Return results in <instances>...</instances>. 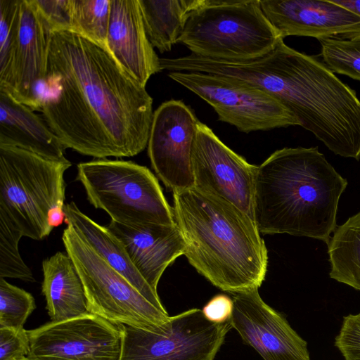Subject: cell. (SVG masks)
<instances>
[{
    "mask_svg": "<svg viewBox=\"0 0 360 360\" xmlns=\"http://www.w3.org/2000/svg\"><path fill=\"white\" fill-rule=\"evenodd\" d=\"M198 122L179 100L162 103L153 113L148 155L158 177L172 191L193 187L191 155Z\"/></svg>",
    "mask_w": 360,
    "mask_h": 360,
    "instance_id": "obj_12",
    "label": "cell"
},
{
    "mask_svg": "<svg viewBox=\"0 0 360 360\" xmlns=\"http://www.w3.org/2000/svg\"><path fill=\"white\" fill-rule=\"evenodd\" d=\"M122 326L89 313L27 330L29 360H118Z\"/></svg>",
    "mask_w": 360,
    "mask_h": 360,
    "instance_id": "obj_11",
    "label": "cell"
},
{
    "mask_svg": "<svg viewBox=\"0 0 360 360\" xmlns=\"http://www.w3.org/2000/svg\"><path fill=\"white\" fill-rule=\"evenodd\" d=\"M107 49L144 87L153 75L162 71L160 58L145 30L139 0H110Z\"/></svg>",
    "mask_w": 360,
    "mask_h": 360,
    "instance_id": "obj_16",
    "label": "cell"
},
{
    "mask_svg": "<svg viewBox=\"0 0 360 360\" xmlns=\"http://www.w3.org/2000/svg\"><path fill=\"white\" fill-rule=\"evenodd\" d=\"M22 360H29V359H28L27 357H26V358H25V359H22Z\"/></svg>",
    "mask_w": 360,
    "mask_h": 360,
    "instance_id": "obj_33",
    "label": "cell"
},
{
    "mask_svg": "<svg viewBox=\"0 0 360 360\" xmlns=\"http://www.w3.org/2000/svg\"><path fill=\"white\" fill-rule=\"evenodd\" d=\"M205 0H139L147 37L160 53L178 43L189 14Z\"/></svg>",
    "mask_w": 360,
    "mask_h": 360,
    "instance_id": "obj_21",
    "label": "cell"
},
{
    "mask_svg": "<svg viewBox=\"0 0 360 360\" xmlns=\"http://www.w3.org/2000/svg\"><path fill=\"white\" fill-rule=\"evenodd\" d=\"M360 16V0H330Z\"/></svg>",
    "mask_w": 360,
    "mask_h": 360,
    "instance_id": "obj_32",
    "label": "cell"
},
{
    "mask_svg": "<svg viewBox=\"0 0 360 360\" xmlns=\"http://www.w3.org/2000/svg\"><path fill=\"white\" fill-rule=\"evenodd\" d=\"M68 160H50L0 145V214L23 236L39 240L65 222Z\"/></svg>",
    "mask_w": 360,
    "mask_h": 360,
    "instance_id": "obj_4",
    "label": "cell"
},
{
    "mask_svg": "<svg viewBox=\"0 0 360 360\" xmlns=\"http://www.w3.org/2000/svg\"><path fill=\"white\" fill-rule=\"evenodd\" d=\"M231 328L229 322L208 321L198 308L169 316L154 330L122 325L118 360H214Z\"/></svg>",
    "mask_w": 360,
    "mask_h": 360,
    "instance_id": "obj_8",
    "label": "cell"
},
{
    "mask_svg": "<svg viewBox=\"0 0 360 360\" xmlns=\"http://www.w3.org/2000/svg\"><path fill=\"white\" fill-rule=\"evenodd\" d=\"M281 39L259 0H205L189 14L178 43L200 57L245 61L268 53Z\"/></svg>",
    "mask_w": 360,
    "mask_h": 360,
    "instance_id": "obj_5",
    "label": "cell"
},
{
    "mask_svg": "<svg viewBox=\"0 0 360 360\" xmlns=\"http://www.w3.org/2000/svg\"><path fill=\"white\" fill-rule=\"evenodd\" d=\"M191 166L195 188L234 205L254 220L257 166L230 149L200 121Z\"/></svg>",
    "mask_w": 360,
    "mask_h": 360,
    "instance_id": "obj_10",
    "label": "cell"
},
{
    "mask_svg": "<svg viewBox=\"0 0 360 360\" xmlns=\"http://www.w3.org/2000/svg\"><path fill=\"white\" fill-rule=\"evenodd\" d=\"M30 350L27 330L0 328V360H22L27 357Z\"/></svg>",
    "mask_w": 360,
    "mask_h": 360,
    "instance_id": "obj_29",
    "label": "cell"
},
{
    "mask_svg": "<svg viewBox=\"0 0 360 360\" xmlns=\"http://www.w3.org/2000/svg\"><path fill=\"white\" fill-rule=\"evenodd\" d=\"M41 292L52 322L89 314L82 281L70 256L57 252L42 262Z\"/></svg>",
    "mask_w": 360,
    "mask_h": 360,
    "instance_id": "obj_20",
    "label": "cell"
},
{
    "mask_svg": "<svg viewBox=\"0 0 360 360\" xmlns=\"http://www.w3.org/2000/svg\"><path fill=\"white\" fill-rule=\"evenodd\" d=\"M172 193L174 219L188 262L223 291L258 289L267 271L268 252L255 221L194 187Z\"/></svg>",
    "mask_w": 360,
    "mask_h": 360,
    "instance_id": "obj_3",
    "label": "cell"
},
{
    "mask_svg": "<svg viewBox=\"0 0 360 360\" xmlns=\"http://www.w3.org/2000/svg\"><path fill=\"white\" fill-rule=\"evenodd\" d=\"M107 227L122 243L137 271L155 292L167 267L184 255L186 244L176 224L131 227L110 221Z\"/></svg>",
    "mask_w": 360,
    "mask_h": 360,
    "instance_id": "obj_17",
    "label": "cell"
},
{
    "mask_svg": "<svg viewBox=\"0 0 360 360\" xmlns=\"http://www.w3.org/2000/svg\"><path fill=\"white\" fill-rule=\"evenodd\" d=\"M260 6L282 39H360V16L330 0H262Z\"/></svg>",
    "mask_w": 360,
    "mask_h": 360,
    "instance_id": "obj_14",
    "label": "cell"
},
{
    "mask_svg": "<svg viewBox=\"0 0 360 360\" xmlns=\"http://www.w3.org/2000/svg\"><path fill=\"white\" fill-rule=\"evenodd\" d=\"M52 30H69L68 0H34Z\"/></svg>",
    "mask_w": 360,
    "mask_h": 360,
    "instance_id": "obj_30",
    "label": "cell"
},
{
    "mask_svg": "<svg viewBox=\"0 0 360 360\" xmlns=\"http://www.w3.org/2000/svg\"><path fill=\"white\" fill-rule=\"evenodd\" d=\"M202 311L205 318L212 323H229L233 311V298L225 294L216 295L206 303Z\"/></svg>",
    "mask_w": 360,
    "mask_h": 360,
    "instance_id": "obj_31",
    "label": "cell"
},
{
    "mask_svg": "<svg viewBox=\"0 0 360 360\" xmlns=\"http://www.w3.org/2000/svg\"><path fill=\"white\" fill-rule=\"evenodd\" d=\"M347 184L317 147L277 150L257 166L255 222L264 234L288 233L328 244Z\"/></svg>",
    "mask_w": 360,
    "mask_h": 360,
    "instance_id": "obj_2",
    "label": "cell"
},
{
    "mask_svg": "<svg viewBox=\"0 0 360 360\" xmlns=\"http://www.w3.org/2000/svg\"><path fill=\"white\" fill-rule=\"evenodd\" d=\"M0 145L53 160H66V148L43 118L0 89Z\"/></svg>",
    "mask_w": 360,
    "mask_h": 360,
    "instance_id": "obj_18",
    "label": "cell"
},
{
    "mask_svg": "<svg viewBox=\"0 0 360 360\" xmlns=\"http://www.w3.org/2000/svg\"><path fill=\"white\" fill-rule=\"evenodd\" d=\"M319 41L324 64L333 72L360 81V39H322Z\"/></svg>",
    "mask_w": 360,
    "mask_h": 360,
    "instance_id": "obj_27",
    "label": "cell"
},
{
    "mask_svg": "<svg viewBox=\"0 0 360 360\" xmlns=\"http://www.w3.org/2000/svg\"><path fill=\"white\" fill-rule=\"evenodd\" d=\"M65 222L71 225L112 269L124 276L140 293L159 309L167 311L155 292L131 262L122 243L107 227L82 212L75 202L65 204Z\"/></svg>",
    "mask_w": 360,
    "mask_h": 360,
    "instance_id": "obj_19",
    "label": "cell"
},
{
    "mask_svg": "<svg viewBox=\"0 0 360 360\" xmlns=\"http://www.w3.org/2000/svg\"><path fill=\"white\" fill-rule=\"evenodd\" d=\"M231 295V328L264 360H310L307 342L281 313L264 302L258 289Z\"/></svg>",
    "mask_w": 360,
    "mask_h": 360,
    "instance_id": "obj_13",
    "label": "cell"
},
{
    "mask_svg": "<svg viewBox=\"0 0 360 360\" xmlns=\"http://www.w3.org/2000/svg\"><path fill=\"white\" fill-rule=\"evenodd\" d=\"M167 75L209 103L219 120L242 132L300 125L277 99L257 88L205 73L169 72Z\"/></svg>",
    "mask_w": 360,
    "mask_h": 360,
    "instance_id": "obj_9",
    "label": "cell"
},
{
    "mask_svg": "<svg viewBox=\"0 0 360 360\" xmlns=\"http://www.w3.org/2000/svg\"><path fill=\"white\" fill-rule=\"evenodd\" d=\"M68 8L69 31L107 49L110 0H68Z\"/></svg>",
    "mask_w": 360,
    "mask_h": 360,
    "instance_id": "obj_23",
    "label": "cell"
},
{
    "mask_svg": "<svg viewBox=\"0 0 360 360\" xmlns=\"http://www.w3.org/2000/svg\"><path fill=\"white\" fill-rule=\"evenodd\" d=\"M62 240L82 281L89 311L117 325L154 330L169 316L112 269L71 225Z\"/></svg>",
    "mask_w": 360,
    "mask_h": 360,
    "instance_id": "obj_7",
    "label": "cell"
},
{
    "mask_svg": "<svg viewBox=\"0 0 360 360\" xmlns=\"http://www.w3.org/2000/svg\"><path fill=\"white\" fill-rule=\"evenodd\" d=\"M335 346L345 360H360V313L343 318Z\"/></svg>",
    "mask_w": 360,
    "mask_h": 360,
    "instance_id": "obj_28",
    "label": "cell"
},
{
    "mask_svg": "<svg viewBox=\"0 0 360 360\" xmlns=\"http://www.w3.org/2000/svg\"><path fill=\"white\" fill-rule=\"evenodd\" d=\"M22 234L0 214V278L34 282L30 269L22 260L18 243Z\"/></svg>",
    "mask_w": 360,
    "mask_h": 360,
    "instance_id": "obj_25",
    "label": "cell"
},
{
    "mask_svg": "<svg viewBox=\"0 0 360 360\" xmlns=\"http://www.w3.org/2000/svg\"><path fill=\"white\" fill-rule=\"evenodd\" d=\"M327 245L330 277L360 291V211L336 227Z\"/></svg>",
    "mask_w": 360,
    "mask_h": 360,
    "instance_id": "obj_22",
    "label": "cell"
},
{
    "mask_svg": "<svg viewBox=\"0 0 360 360\" xmlns=\"http://www.w3.org/2000/svg\"><path fill=\"white\" fill-rule=\"evenodd\" d=\"M41 112L66 148L96 159L148 146L153 98L110 53L69 30H51Z\"/></svg>",
    "mask_w": 360,
    "mask_h": 360,
    "instance_id": "obj_1",
    "label": "cell"
},
{
    "mask_svg": "<svg viewBox=\"0 0 360 360\" xmlns=\"http://www.w3.org/2000/svg\"><path fill=\"white\" fill-rule=\"evenodd\" d=\"M35 309V300L31 293L0 278V328H24Z\"/></svg>",
    "mask_w": 360,
    "mask_h": 360,
    "instance_id": "obj_26",
    "label": "cell"
},
{
    "mask_svg": "<svg viewBox=\"0 0 360 360\" xmlns=\"http://www.w3.org/2000/svg\"><path fill=\"white\" fill-rule=\"evenodd\" d=\"M19 10L18 37L6 91L33 111H41L52 30L34 0H20Z\"/></svg>",
    "mask_w": 360,
    "mask_h": 360,
    "instance_id": "obj_15",
    "label": "cell"
},
{
    "mask_svg": "<svg viewBox=\"0 0 360 360\" xmlns=\"http://www.w3.org/2000/svg\"><path fill=\"white\" fill-rule=\"evenodd\" d=\"M76 180L90 204L107 212L111 221L131 227L176 224L158 179L145 166L95 159L77 165Z\"/></svg>",
    "mask_w": 360,
    "mask_h": 360,
    "instance_id": "obj_6",
    "label": "cell"
},
{
    "mask_svg": "<svg viewBox=\"0 0 360 360\" xmlns=\"http://www.w3.org/2000/svg\"><path fill=\"white\" fill-rule=\"evenodd\" d=\"M20 0H0V89L10 84L17 44Z\"/></svg>",
    "mask_w": 360,
    "mask_h": 360,
    "instance_id": "obj_24",
    "label": "cell"
}]
</instances>
